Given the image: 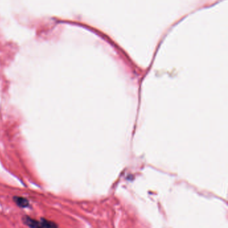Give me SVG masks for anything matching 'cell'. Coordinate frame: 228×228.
Listing matches in <instances>:
<instances>
[{"mask_svg":"<svg viewBox=\"0 0 228 228\" xmlns=\"http://www.w3.org/2000/svg\"><path fill=\"white\" fill-rule=\"evenodd\" d=\"M22 220H23L24 223L25 225H26L27 226H29L30 227H41L40 221L31 219V218L29 216H24Z\"/></svg>","mask_w":228,"mask_h":228,"instance_id":"obj_1","label":"cell"},{"mask_svg":"<svg viewBox=\"0 0 228 228\" xmlns=\"http://www.w3.org/2000/svg\"><path fill=\"white\" fill-rule=\"evenodd\" d=\"M14 201L18 206L21 208L28 207L29 206V205H30L29 201L27 200V199H25L24 197L15 196L14 197Z\"/></svg>","mask_w":228,"mask_h":228,"instance_id":"obj_2","label":"cell"},{"mask_svg":"<svg viewBox=\"0 0 228 228\" xmlns=\"http://www.w3.org/2000/svg\"><path fill=\"white\" fill-rule=\"evenodd\" d=\"M40 225H41V227H46V228H50V227H57L58 226L54 222H52V221L46 220L45 219H41L40 221Z\"/></svg>","mask_w":228,"mask_h":228,"instance_id":"obj_3","label":"cell"}]
</instances>
